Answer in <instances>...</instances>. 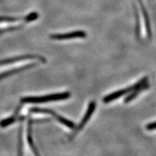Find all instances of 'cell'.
Listing matches in <instances>:
<instances>
[{
	"label": "cell",
	"mask_w": 156,
	"mask_h": 156,
	"mask_svg": "<svg viewBox=\"0 0 156 156\" xmlns=\"http://www.w3.org/2000/svg\"><path fill=\"white\" fill-rule=\"evenodd\" d=\"M71 96L70 92H65L62 93L49 94L42 96H27L21 98L22 104H41L49 101H61L68 99Z\"/></svg>",
	"instance_id": "1"
},
{
	"label": "cell",
	"mask_w": 156,
	"mask_h": 156,
	"mask_svg": "<svg viewBox=\"0 0 156 156\" xmlns=\"http://www.w3.org/2000/svg\"><path fill=\"white\" fill-rule=\"evenodd\" d=\"M148 81V77H144L143 78V79H141L140 80H139L138 82H136V83H135L133 85L127 87V88H126V89H124L117 90L110 94L107 95L106 96H105L103 100H102V101L105 104L109 103V102H111L112 101L118 99L120 97H122V96H124L125 94L130 93L131 92H132L133 90H135L136 89H137V88L143 85Z\"/></svg>",
	"instance_id": "2"
},
{
	"label": "cell",
	"mask_w": 156,
	"mask_h": 156,
	"mask_svg": "<svg viewBox=\"0 0 156 156\" xmlns=\"http://www.w3.org/2000/svg\"><path fill=\"white\" fill-rule=\"evenodd\" d=\"M29 112L31 113H45V114H48L51 115L53 117L59 122L60 123L62 124L63 125H65V126L68 127L70 129H73L75 128L76 124L75 123L73 122L68 120L64 117L58 115L54 111H53L50 109H45V108H38V107H33V108H31L29 109Z\"/></svg>",
	"instance_id": "3"
},
{
	"label": "cell",
	"mask_w": 156,
	"mask_h": 156,
	"mask_svg": "<svg viewBox=\"0 0 156 156\" xmlns=\"http://www.w3.org/2000/svg\"><path fill=\"white\" fill-rule=\"evenodd\" d=\"M29 59H37L42 62H46V58L42 56L38 55H33V54H26V55H19L17 57H14L12 58H5V59L1 60L0 61V66L12 64V63L16 62L24 61V60H29Z\"/></svg>",
	"instance_id": "4"
},
{
	"label": "cell",
	"mask_w": 156,
	"mask_h": 156,
	"mask_svg": "<svg viewBox=\"0 0 156 156\" xmlns=\"http://www.w3.org/2000/svg\"><path fill=\"white\" fill-rule=\"evenodd\" d=\"M96 104L94 101H92L89 103V106H88V108L87 110L86 111V113L83 116V118L82 119L81 122L80 123V124L78 125L77 128H76V129L75 130V131L74 133H73L70 136V139H72L74 137V136L79 132V131L83 128L85 126V125L88 122V121H89L90 119V117L92 116V113H94L95 109H96Z\"/></svg>",
	"instance_id": "5"
},
{
	"label": "cell",
	"mask_w": 156,
	"mask_h": 156,
	"mask_svg": "<svg viewBox=\"0 0 156 156\" xmlns=\"http://www.w3.org/2000/svg\"><path fill=\"white\" fill-rule=\"evenodd\" d=\"M87 37V33L84 31H75L73 32L61 33V34H53L50 36L52 40H68L72 38H83Z\"/></svg>",
	"instance_id": "6"
},
{
	"label": "cell",
	"mask_w": 156,
	"mask_h": 156,
	"mask_svg": "<svg viewBox=\"0 0 156 156\" xmlns=\"http://www.w3.org/2000/svg\"><path fill=\"white\" fill-rule=\"evenodd\" d=\"M37 65H38V64H37V63H31V64L24 65L21 67L14 68V69H12V70H8L7 72H3V73H2V74H0V81L5 79V78H6L9 76H11L14 75L16 74H18V73H20V72H23V71L30 69V68H32Z\"/></svg>",
	"instance_id": "7"
},
{
	"label": "cell",
	"mask_w": 156,
	"mask_h": 156,
	"mask_svg": "<svg viewBox=\"0 0 156 156\" xmlns=\"http://www.w3.org/2000/svg\"><path fill=\"white\" fill-rule=\"evenodd\" d=\"M40 122V120H28V126H27V141H28V144L30 146V148L33 150V153L37 155H38V153L37 152V150L36 149L35 144H34V143L33 141V137H32V124L33 123H36V122Z\"/></svg>",
	"instance_id": "8"
},
{
	"label": "cell",
	"mask_w": 156,
	"mask_h": 156,
	"mask_svg": "<svg viewBox=\"0 0 156 156\" xmlns=\"http://www.w3.org/2000/svg\"><path fill=\"white\" fill-rule=\"evenodd\" d=\"M149 87H150V85L148 83V82L144 84L143 85L137 88V89H136L135 90H133L132 92H131L130 93H129V94L125 98V99L124 100V103H129V102L134 100L135 98L139 95L140 92H142L145 90H147Z\"/></svg>",
	"instance_id": "9"
},
{
	"label": "cell",
	"mask_w": 156,
	"mask_h": 156,
	"mask_svg": "<svg viewBox=\"0 0 156 156\" xmlns=\"http://www.w3.org/2000/svg\"><path fill=\"white\" fill-rule=\"evenodd\" d=\"M137 2H139V3L140 5L141 10H142V12H143V14L144 23H145V26H146V31H147L148 36L149 38H150L151 37H152V29H151L150 18H149V16H148L147 10H146V7L144 5L143 0H137Z\"/></svg>",
	"instance_id": "10"
},
{
	"label": "cell",
	"mask_w": 156,
	"mask_h": 156,
	"mask_svg": "<svg viewBox=\"0 0 156 156\" xmlns=\"http://www.w3.org/2000/svg\"><path fill=\"white\" fill-rule=\"evenodd\" d=\"M17 121H18V117L17 116V115H14L13 116L9 117V118H7L6 119H3L0 122V127L1 128H6V127Z\"/></svg>",
	"instance_id": "11"
},
{
	"label": "cell",
	"mask_w": 156,
	"mask_h": 156,
	"mask_svg": "<svg viewBox=\"0 0 156 156\" xmlns=\"http://www.w3.org/2000/svg\"><path fill=\"white\" fill-rule=\"evenodd\" d=\"M22 149H23V142H22V125L20 126L18 131V155H22Z\"/></svg>",
	"instance_id": "12"
},
{
	"label": "cell",
	"mask_w": 156,
	"mask_h": 156,
	"mask_svg": "<svg viewBox=\"0 0 156 156\" xmlns=\"http://www.w3.org/2000/svg\"><path fill=\"white\" fill-rule=\"evenodd\" d=\"M21 18H15L10 16H0V22H14L21 20Z\"/></svg>",
	"instance_id": "13"
},
{
	"label": "cell",
	"mask_w": 156,
	"mask_h": 156,
	"mask_svg": "<svg viewBox=\"0 0 156 156\" xmlns=\"http://www.w3.org/2000/svg\"><path fill=\"white\" fill-rule=\"evenodd\" d=\"M38 18V14L37 12H31L25 18V21H26L27 22H32L33 20H35L37 19Z\"/></svg>",
	"instance_id": "14"
},
{
	"label": "cell",
	"mask_w": 156,
	"mask_h": 156,
	"mask_svg": "<svg viewBox=\"0 0 156 156\" xmlns=\"http://www.w3.org/2000/svg\"><path fill=\"white\" fill-rule=\"evenodd\" d=\"M21 28V26H18V27H11L5 29H0V35H2L3 33H7L10 31H13L14 30H17V29Z\"/></svg>",
	"instance_id": "15"
},
{
	"label": "cell",
	"mask_w": 156,
	"mask_h": 156,
	"mask_svg": "<svg viewBox=\"0 0 156 156\" xmlns=\"http://www.w3.org/2000/svg\"><path fill=\"white\" fill-rule=\"evenodd\" d=\"M146 128L148 130H154L156 129V122H154L152 123H149L146 126Z\"/></svg>",
	"instance_id": "16"
}]
</instances>
